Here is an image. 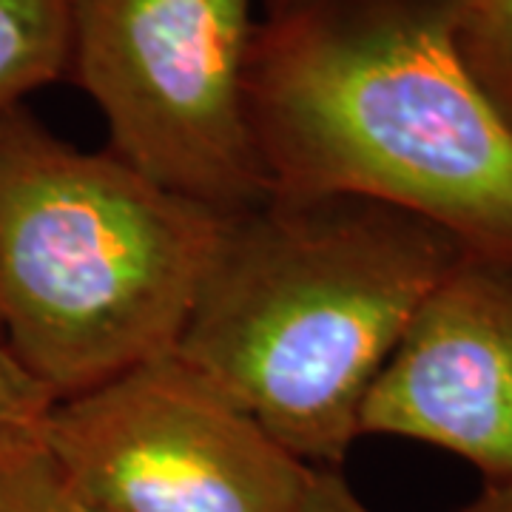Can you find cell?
I'll return each instance as SVG.
<instances>
[{
    "instance_id": "1",
    "label": "cell",
    "mask_w": 512,
    "mask_h": 512,
    "mask_svg": "<svg viewBox=\"0 0 512 512\" xmlns=\"http://www.w3.org/2000/svg\"><path fill=\"white\" fill-rule=\"evenodd\" d=\"M245 106L276 194L359 197L512 262V120L456 0H293L256 20Z\"/></svg>"
},
{
    "instance_id": "2",
    "label": "cell",
    "mask_w": 512,
    "mask_h": 512,
    "mask_svg": "<svg viewBox=\"0 0 512 512\" xmlns=\"http://www.w3.org/2000/svg\"><path fill=\"white\" fill-rule=\"evenodd\" d=\"M464 254L384 202L271 191L222 214L174 350L291 456L339 470L370 384Z\"/></svg>"
},
{
    "instance_id": "3",
    "label": "cell",
    "mask_w": 512,
    "mask_h": 512,
    "mask_svg": "<svg viewBox=\"0 0 512 512\" xmlns=\"http://www.w3.org/2000/svg\"><path fill=\"white\" fill-rule=\"evenodd\" d=\"M222 214L0 111V330L57 402L177 348Z\"/></svg>"
},
{
    "instance_id": "4",
    "label": "cell",
    "mask_w": 512,
    "mask_h": 512,
    "mask_svg": "<svg viewBox=\"0 0 512 512\" xmlns=\"http://www.w3.org/2000/svg\"><path fill=\"white\" fill-rule=\"evenodd\" d=\"M256 0H69L66 80L109 151L171 194L231 214L271 185L245 106Z\"/></svg>"
},
{
    "instance_id": "5",
    "label": "cell",
    "mask_w": 512,
    "mask_h": 512,
    "mask_svg": "<svg viewBox=\"0 0 512 512\" xmlns=\"http://www.w3.org/2000/svg\"><path fill=\"white\" fill-rule=\"evenodd\" d=\"M40 450L111 512H296L313 476L177 350L55 402Z\"/></svg>"
},
{
    "instance_id": "6",
    "label": "cell",
    "mask_w": 512,
    "mask_h": 512,
    "mask_svg": "<svg viewBox=\"0 0 512 512\" xmlns=\"http://www.w3.org/2000/svg\"><path fill=\"white\" fill-rule=\"evenodd\" d=\"M359 433L436 444L512 481V262L464 254L370 384Z\"/></svg>"
},
{
    "instance_id": "7",
    "label": "cell",
    "mask_w": 512,
    "mask_h": 512,
    "mask_svg": "<svg viewBox=\"0 0 512 512\" xmlns=\"http://www.w3.org/2000/svg\"><path fill=\"white\" fill-rule=\"evenodd\" d=\"M69 0H0V111L66 80Z\"/></svg>"
},
{
    "instance_id": "8",
    "label": "cell",
    "mask_w": 512,
    "mask_h": 512,
    "mask_svg": "<svg viewBox=\"0 0 512 512\" xmlns=\"http://www.w3.org/2000/svg\"><path fill=\"white\" fill-rule=\"evenodd\" d=\"M456 12L461 52L512 120V0H456Z\"/></svg>"
},
{
    "instance_id": "9",
    "label": "cell",
    "mask_w": 512,
    "mask_h": 512,
    "mask_svg": "<svg viewBox=\"0 0 512 512\" xmlns=\"http://www.w3.org/2000/svg\"><path fill=\"white\" fill-rule=\"evenodd\" d=\"M55 402L0 339V467L40 447L43 424Z\"/></svg>"
},
{
    "instance_id": "10",
    "label": "cell",
    "mask_w": 512,
    "mask_h": 512,
    "mask_svg": "<svg viewBox=\"0 0 512 512\" xmlns=\"http://www.w3.org/2000/svg\"><path fill=\"white\" fill-rule=\"evenodd\" d=\"M0 512H111L89 504L57 476L55 464L37 447L0 467Z\"/></svg>"
},
{
    "instance_id": "11",
    "label": "cell",
    "mask_w": 512,
    "mask_h": 512,
    "mask_svg": "<svg viewBox=\"0 0 512 512\" xmlns=\"http://www.w3.org/2000/svg\"><path fill=\"white\" fill-rule=\"evenodd\" d=\"M296 512H370L359 501V495L348 487L339 470H319L313 467L308 490Z\"/></svg>"
},
{
    "instance_id": "12",
    "label": "cell",
    "mask_w": 512,
    "mask_h": 512,
    "mask_svg": "<svg viewBox=\"0 0 512 512\" xmlns=\"http://www.w3.org/2000/svg\"><path fill=\"white\" fill-rule=\"evenodd\" d=\"M456 512H512V481H490L470 504Z\"/></svg>"
},
{
    "instance_id": "13",
    "label": "cell",
    "mask_w": 512,
    "mask_h": 512,
    "mask_svg": "<svg viewBox=\"0 0 512 512\" xmlns=\"http://www.w3.org/2000/svg\"><path fill=\"white\" fill-rule=\"evenodd\" d=\"M288 3H293V0H262V6H265V15H268V12H279V9H285Z\"/></svg>"
}]
</instances>
